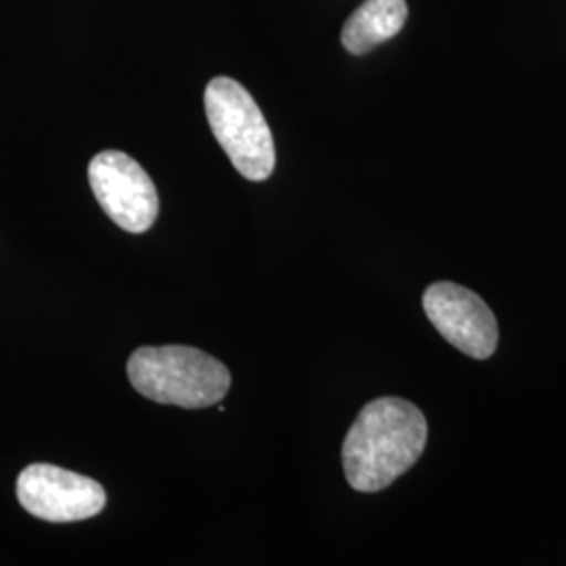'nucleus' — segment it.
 Listing matches in <instances>:
<instances>
[{"label":"nucleus","mask_w":566,"mask_h":566,"mask_svg":"<svg viewBox=\"0 0 566 566\" xmlns=\"http://www.w3.org/2000/svg\"><path fill=\"white\" fill-rule=\"evenodd\" d=\"M428 441L424 413L399 397L365 405L343 446L348 485L376 493L392 485L416 464Z\"/></svg>","instance_id":"nucleus-1"},{"label":"nucleus","mask_w":566,"mask_h":566,"mask_svg":"<svg viewBox=\"0 0 566 566\" xmlns=\"http://www.w3.org/2000/svg\"><path fill=\"white\" fill-rule=\"evenodd\" d=\"M126 371L145 399L182 409L221 403L231 388V374L219 359L182 344L142 346L130 355Z\"/></svg>","instance_id":"nucleus-2"},{"label":"nucleus","mask_w":566,"mask_h":566,"mask_svg":"<svg viewBox=\"0 0 566 566\" xmlns=\"http://www.w3.org/2000/svg\"><path fill=\"white\" fill-rule=\"evenodd\" d=\"M208 124L235 170L248 181H266L275 168V143L261 107L242 84L227 76L203 93Z\"/></svg>","instance_id":"nucleus-3"},{"label":"nucleus","mask_w":566,"mask_h":566,"mask_svg":"<svg viewBox=\"0 0 566 566\" xmlns=\"http://www.w3.org/2000/svg\"><path fill=\"white\" fill-rule=\"evenodd\" d=\"M91 189L103 212L128 233H145L156 223L160 200L142 164L122 151H102L88 164Z\"/></svg>","instance_id":"nucleus-4"},{"label":"nucleus","mask_w":566,"mask_h":566,"mask_svg":"<svg viewBox=\"0 0 566 566\" xmlns=\"http://www.w3.org/2000/svg\"><path fill=\"white\" fill-rule=\"evenodd\" d=\"M18 500L25 512L46 523L93 518L107 502L97 481L53 464H32L21 470Z\"/></svg>","instance_id":"nucleus-5"},{"label":"nucleus","mask_w":566,"mask_h":566,"mask_svg":"<svg viewBox=\"0 0 566 566\" xmlns=\"http://www.w3.org/2000/svg\"><path fill=\"white\" fill-rule=\"evenodd\" d=\"M426 317L447 343L472 359H489L500 340L491 308L472 290L458 283H432L422 296Z\"/></svg>","instance_id":"nucleus-6"},{"label":"nucleus","mask_w":566,"mask_h":566,"mask_svg":"<svg viewBox=\"0 0 566 566\" xmlns=\"http://www.w3.org/2000/svg\"><path fill=\"white\" fill-rule=\"evenodd\" d=\"M405 21V0H365L344 23V49L353 55H365L374 46L395 39L403 30Z\"/></svg>","instance_id":"nucleus-7"}]
</instances>
